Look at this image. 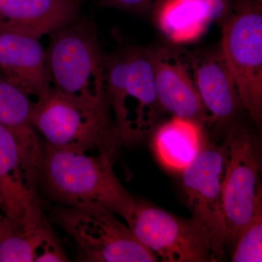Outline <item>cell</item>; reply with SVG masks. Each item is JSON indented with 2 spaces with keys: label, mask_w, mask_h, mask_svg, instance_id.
I'll return each instance as SVG.
<instances>
[{
  "label": "cell",
  "mask_w": 262,
  "mask_h": 262,
  "mask_svg": "<svg viewBox=\"0 0 262 262\" xmlns=\"http://www.w3.org/2000/svg\"><path fill=\"white\" fill-rule=\"evenodd\" d=\"M111 155H97L58 149L45 144L38 184L62 206H99L125 220L136 201L114 171Z\"/></svg>",
  "instance_id": "1"
},
{
  "label": "cell",
  "mask_w": 262,
  "mask_h": 262,
  "mask_svg": "<svg viewBox=\"0 0 262 262\" xmlns=\"http://www.w3.org/2000/svg\"><path fill=\"white\" fill-rule=\"evenodd\" d=\"M51 35L46 56L53 89L80 102L108 107L104 90L106 56L93 24L77 20Z\"/></svg>",
  "instance_id": "2"
},
{
  "label": "cell",
  "mask_w": 262,
  "mask_h": 262,
  "mask_svg": "<svg viewBox=\"0 0 262 262\" xmlns=\"http://www.w3.org/2000/svg\"><path fill=\"white\" fill-rule=\"evenodd\" d=\"M32 123L45 144L58 149L112 154L117 143L107 106L80 102L53 89L34 103Z\"/></svg>",
  "instance_id": "3"
},
{
  "label": "cell",
  "mask_w": 262,
  "mask_h": 262,
  "mask_svg": "<svg viewBox=\"0 0 262 262\" xmlns=\"http://www.w3.org/2000/svg\"><path fill=\"white\" fill-rule=\"evenodd\" d=\"M221 51L237 84L242 107L254 121L262 117V3L234 0L221 24Z\"/></svg>",
  "instance_id": "4"
},
{
  "label": "cell",
  "mask_w": 262,
  "mask_h": 262,
  "mask_svg": "<svg viewBox=\"0 0 262 262\" xmlns=\"http://www.w3.org/2000/svg\"><path fill=\"white\" fill-rule=\"evenodd\" d=\"M56 223L93 262H153L158 258L136 238L117 215L99 206L61 207L53 212Z\"/></svg>",
  "instance_id": "5"
},
{
  "label": "cell",
  "mask_w": 262,
  "mask_h": 262,
  "mask_svg": "<svg viewBox=\"0 0 262 262\" xmlns=\"http://www.w3.org/2000/svg\"><path fill=\"white\" fill-rule=\"evenodd\" d=\"M222 146V207L227 239L234 242L262 206L259 161L252 136L241 125L230 129Z\"/></svg>",
  "instance_id": "6"
},
{
  "label": "cell",
  "mask_w": 262,
  "mask_h": 262,
  "mask_svg": "<svg viewBox=\"0 0 262 262\" xmlns=\"http://www.w3.org/2000/svg\"><path fill=\"white\" fill-rule=\"evenodd\" d=\"M136 238L165 262L215 261L206 230L192 219H183L136 201L125 218Z\"/></svg>",
  "instance_id": "7"
},
{
  "label": "cell",
  "mask_w": 262,
  "mask_h": 262,
  "mask_svg": "<svg viewBox=\"0 0 262 262\" xmlns=\"http://www.w3.org/2000/svg\"><path fill=\"white\" fill-rule=\"evenodd\" d=\"M223 148L206 141L194 161L182 171L184 192L192 217L206 230L215 261L224 255L227 231L222 207Z\"/></svg>",
  "instance_id": "8"
},
{
  "label": "cell",
  "mask_w": 262,
  "mask_h": 262,
  "mask_svg": "<svg viewBox=\"0 0 262 262\" xmlns=\"http://www.w3.org/2000/svg\"><path fill=\"white\" fill-rule=\"evenodd\" d=\"M38 189L14 136L0 125V211L18 230H33L46 220Z\"/></svg>",
  "instance_id": "9"
},
{
  "label": "cell",
  "mask_w": 262,
  "mask_h": 262,
  "mask_svg": "<svg viewBox=\"0 0 262 262\" xmlns=\"http://www.w3.org/2000/svg\"><path fill=\"white\" fill-rule=\"evenodd\" d=\"M157 93L163 111L206 126L208 115L196 89L192 51L176 46L149 48Z\"/></svg>",
  "instance_id": "10"
},
{
  "label": "cell",
  "mask_w": 262,
  "mask_h": 262,
  "mask_svg": "<svg viewBox=\"0 0 262 262\" xmlns=\"http://www.w3.org/2000/svg\"><path fill=\"white\" fill-rule=\"evenodd\" d=\"M162 111L149 48L130 46L121 114L114 127L117 143L138 140L147 135L154 129Z\"/></svg>",
  "instance_id": "11"
},
{
  "label": "cell",
  "mask_w": 262,
  "mask_h": 262,
  "mask_svg": "<svg viewBox=\"0 0 262 262\" xmlns=\"http://www.w3.org/2000/svg\"><path fill=\"white\" fill-rule=\"evenodd\" d=\"M192 63L196 89L208 115V126L230 121L242 104L220 47L192 51Z\"/></svg>",
  "instance_id": "12"
},
{
  "label": "cell",
  "mask_w": 262,
  "mask_h": 262,
  "mask_svg": "<svg viewBox=\"0 0 262 262\" xmlns=\"http://www.w3.org/2000/svg\"><path fill=\"white\" fill-rule=\"evenodd\" d=\"M39 39L0 33V75L18 86L34 103L47 97L53 89L46 50Z\"/></svg>",
  "instance_id": "13"
},
{
  "label": "cell",
  "mask_w": 262,
  "mask_h": 262,
  "mask_svg": "<svg viewBox=\"0 0 262 262\" xmlns=\"http://www.w3.org/2000/svg\"><path fill=\"white\" fill-rule=\"evenodd\" d=\"M81 0H0V33L40 39L77 20Z\"/></svg>",
  "instance_id": "14"
},
{
  "label": "cell",
  "mask_w": 262,
  "mask_h": 262,
  "mask_svg": "<svg viewBox=\"0 0 262 262\" xmlns=\"http://www.w3.org/2000/svg\"><path fill=\"white\" fill-rule=\"evenodd\" d=\"M34 103L24 91L0 75V125L14 136L26 163L38 177L42 144L32 123Z\"/></svg>",
  "instance_id": "15"
},
{
  "label": "cell",
  "mask_w": 262,
  "mask_h": 262,
  "mask_svg": "<svg viewBox=\"0 0 262 262\" xmlns=\"http://www.w3.org/2000/svg\"><path fill=\"white\" fill-rule=\"evenodd\" d=\"M203 130L198 122L174 116L160 125L152 146L160 163L170 170L182 172L203 149L206 141Z\"/></svg>",
  "instance_id": "16"
},
{
  "label": "cell",
  "mask_w": 262,
  "mask_h": 262,
  "mask_svg": "<svg viewBox=\"0 0 262 262\" xmlns=\"http://www.w3.org/2000/svg\"><path fill=\"white\" fill-rule=\"evenodd\" d=\"M152 12L158 28L173 44L196 40L213 21L209 8L199 0H158Z\"/></svg>",
  "instance_id": "17"
},
{
  "label": "cell",
  "mask_w": 262,
  "mask_h": 262,
  "mask_svg": "<svg viewBox=\"0 0 262 262\" xmlns=\"http://www.w3.org/2000/svg\"><path fill=\"white\" fill-rule=\"evenodd\" d=\"M236 242L237 244L232 256V261H262V206L256 211Z\"/></svg>",
  "instance_id": "18"
},
{
  "label": "cell",
  "mask_w": 262,
  "mask_h": 262,
  "mask_svg": "<svg viewBox=\"0 0 262 262\" xmlns=\"http://www.w3.org/2000/svg\"><path fill=\"white\" fill-rule=\"evenodd\" d=\"M32 237L34 262L68 261L64 251L47 220L33 231Z\"/></svg>",
  "instance_id": "19"
},
{
  "label": "cell",
  "mask_w": 262,
  "mask_h": 262,
  "mask_svg": "<svg viewBox=\"0 0 262 262\" xmlns=\"http://www.w3.org/2000/svg\"><path fill=\"white\" fill-rule=\"evenodd\" d=\"M158 0H98L100 5L134 13L152 11Z\"/></svg>",
  "instance_id": "20"
},
{
  "label": "cell",
  "mask_w": 262,
  "mask_h": 262,
  "mask_svg": "<svg viewBox=\"0 0 262 262\" xmlns=\"http://www.w3.org/2000/svg\"><path fill=\"white\" fill-rule=\"evenodd\" d=\"M211 10L213 20L220 24L230 13L234 0H199Z\"/></svg>",
  "instance_id": "21"
},
{
  "label": "cell",
  "mask_w": 262,
  "mask_h": 262,
  "mask_svg": "<svg viewBox=\"0 0 262 262\" xmlns=\"http://www.w3.org/2000/svg\"><path fill=\"white\" fill-rule=\"evenodd\" d=\"M6 219V217H5V215L1 213V211H0V225H1V224L3 223Z\"/></svg>",
  "instance_id": "22"
},
{
  "label": "cell",
  "mask_w": 262,
  "mask_h": 262,
  "mask_svg": "<svg viewBox=\"0 0 262 262\" xmlns=\"http://www.w3.org/2000/svg\"><path fill=\"white\" fill-rule=\"evenodd\" d=\"M258 1L261 2L262 3V0H258Z\"/></svg>",
  "instance_id": "23"
}]
</instances>
